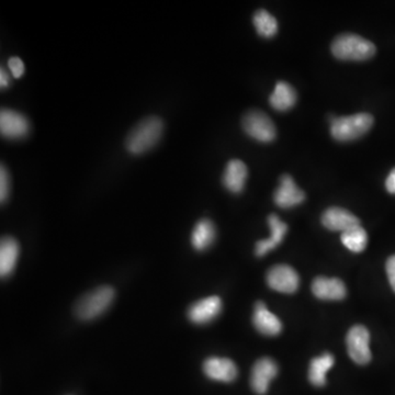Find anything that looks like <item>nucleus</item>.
<instances>
[{
  "mask_svg": "<svg viewBox=\"0 0 395 395\" xmlns=\"http://www.w3.org/2000/svg\"><path fill=\"white\" fill-rule=\"evenodd\" d=\"M30 123L22 113L11 109H3L0 112V132L4 138L20 140L28 136Z\"/></svg>",
  "mask_w": 395,
  "mask_h": 395,
  "instance_id": "0eeeda50",
  "label": "nucleus"
},
{
  "mask_svg": "<svg viewBox=\"0 0 395 395\" xmlns=\"http://www.w3.org/2000/svg\"><path fill=\"white\" fill-rule=\"evenodd\" d=\"M253 23L258 34L266 39L273 38L279 28L276 18L265 9L256 11L253 17Z\"/></svg>",
  "mask_w": 395,
  "mask_h": 395,
  "instance_id": "5701e85b",
  "label": "nucleus"
},
{
  "mask_svg": "<svg viewBox=\"0 0 395 395\" xmlns=\"http://www.w3.org/2000/svg\"><path fill=\"white\" fill-rule=\"evenodd\" d=\"M115 295V290L108 285H103L93 292L87 293L76 303V316L84 320L98 318L110 306Z\"/></svg>",
  "mask_w": 395,
  "mask_h": 395,
  "instance_id": "20e7f679",
  "label": "nucleus"
},
{
  "mask_svg": "<svg viewBox=\"0 0 395 395\" xmlns=\"http://www.w3.org/2000/svg\"><path fill=\"white\" fill-rule=\"evenodd\" d=\"M164 131V123L158 117H150L141 121L136 128L129 133L127 138V150L134 154L141 155L157 144L162 138Z\"/></svg>",
  "mask_w": 395,
  "mask_h": 395,
  "instance_id": "f03ea898",
  "label": "nucleus"
},
{
  "mask_svg": "<svg viewBox=\"0 0 395 395\" xmlns=\"http://www.w3.org/2000/svg\"><path fill=\"white\" fill-rule=\"evenodd\" d=\"M242 125L246 134L258 142L271 143L277 136L275 123L263 111H248L243 117Z\"/></svg>",
  "mask_w": 395,
  "mask_h": 395,
  "instance_id": "39448f33",
  "label": "nucleus"
},
{
  "mask_svg": "<svg viewBox=\"0 0 395 395\" xmlns=\"http://www.w3.org/2000/svg\"><path fill=\"white\" fill-rule=\"evenodd\" d=\"M222 310V301L219 297H209L198 301L188 311V318L195 324H207L214 320Z\"/></svg>",
  "mask_w": 395,
  "mask_h": 395,
  "instance_id": "f8f14e48",
  "label": "nucleus"
},
{
  "mask_svg": "<svg viewBox=\"0 0 395 395\" xmlns=\"http://www.w3.org/2000/svg\"><path fill=\"white\" fill-rule=\"evenodd\" d=\"M216 236L214 224L210 220L199 221L191 234V245L197 250H205L210 247Z\"/></svg>",
  "mask_w": 395,
  "mask_h": 395,
  "instance_id": "aec40b11",
  "label": "nucleus"
},
{
  "mask_svg": "<svg viewBox=\"0 0 395 395\" xmlns=\"http://www.w3.org/2000/svg\"><path fill=\"white\" fill-rule=\"evenodd\" d=\"M278 375V365L271 358H261L254 365L250 385L257 394H265L271 380Z\"/></svg>",
  "mask_w": 395,
  "mask_h": 395,
  "instance_id": "1a4fd4ad",
  "label": "nucleus"
},
{
  "mask_svg": "<svg viewBox=\"0 0 395 395\" xmlns=\"http://www.w3.org/2000/svg\"><path fill=\"white\" fill-rule=\"evenodd\" d=\"M298 101V95L294 88L285 82H278L276 84L275 91L269 98V103L275 110L285 112L294 107Z\"/></svg>",
  "mask_w": 395,
  "mask_h": 395,
  "instance_id": "a211bd4d",
  "label": "nucleus"
},
{
  "mask_svg": "<svg viewBox=\"0 0 395 395\" xmlns=\"http://www.w3.org/2000/svg\"><path fill=\"white\" fill-rule=\"evenodd\" d=\"M340 240L344 246L353 253H361L368 245V234L361 226H355L342 233Z\"/></svg>",
  "mask_w": 395,
  "mask_h": 395,
  "instance_id": "4be33fe9",
  "label": "nucleus"
},
{
  "mask_svg": "<svg viewBox=\"0 0 395 395\" xmlns=\"http://www.w3.org/2000/svg\"><path fill=\"white\" fill-rule=\"evenodd\" d=\"M253 324L259 333L266 336H276L280 334L283 324L280 320L266 308L265 303L257 302L254 311Z\"/></svg>",
  "mask_w": 395,
  "mask_h": 395,
  "instance_id": "dca6fc26",
  "label": "nucleus"
},
{
  "mask_svg": "<svg viewBox=\"0 0 395 395\" xmlns=\"http://www.w3.org/2000/svg\"><path fill=\"white\" fill-rule=\"evenodd\" d=\"M9 83H11V80H9L7 70L5 68H1V70H0V86H1V88H7Z\"/></svg>",
  "mask_w": 395,
  "mask_h": 395,
  "instance_id": "cd10ccee",
  "label": "nucleus"
},
{
  "mask_svg": "<svg viewBox=\"0 0 395 395\" xmlns=\"http://www.w3.org/2000/svg\"><path fill=\"white\" fill-rule=\"evenodd\" d=\"M385 188L388 193L395 195V168H393L389 174L388 178L385 181Z\"/></svg>",
  "mask_w": 395,
  "mask_h": 395,
  "instance_id": "bb28decb",
  "label": "nucleus"
},
{
  "mask_svg": "<svg viewBox=\"0 0 395 395\" xmlns=\"http://www.w3.org/2000/svg\"><path fill=\"white\" fill-rule=\"evenodd\" d=\"M347 349L350 358L358 365H367L370 363L371 355L370 334L363 325H356L350 328L347 334Z\"/></svg>",
  "mask_w": 395,
  "mask_h": 395,
  "instance_id": "423d86ee",
  "label": "nucleus"
},
{
  "mask_svg": "<svg viewBox=\"0 0 395 395\" xmlns=\"http://www.w3.org/2000/svg\"><path fill=\"white\" fill-rule=\"evenodd\" d=\"M267 283L278 292L291 294L298 290L300 278L290 266L278 265L268 271Z\"/></svg>",
  "mask_w": 395,
  "mask_h": 395,
  "instance_id": "6e6552de",
  "label": "nucleus"
},
{
  "mask_svg": "<svg viewBox=\"0 0 395 395\" xmlns=\"http://www.w3.org/2000/svg\"><path fill=\"white\" fill-rule=\"evenodd\" d=\"M312 291L320 300H343L347 294L345 285L337 278H316L312 283Z\"/></svg>",
  "mask_w": 395,
  "mask_h": 395,
  "instance_id": "4468645a",
  "label": "nucleus"
},
{
  "mask_svg": "<svg viewBox=\"0 0 395 395\" xmlns=\"http://www.w3.org/2000/svg\"><path fill=\"white\" fill-rule=\"evenodd\" d=\"M8 67H9L11 74H13L15 78H20L25 74V64L17 56L9 58V60H8Z\"/></svg>",
  "mask_w": 395,
  "mask_h": 395,
  "instance_id": "393cba45",
  "label": "nucleus"
},
{
  "mask_svg": "<svg viewBox=\"0 0 395 395\" xmlns=\"http://www.w3.org/2000/svg\"><path fill=\"white\" fill-rule=\"evenodd\" d=\"M19 244L13 238H5L0 244V275L7 277L15 271L19 257Z\"/></svg>",
  "mask_w": 395,
  "mask_h": 395,
  "instance_id": "6ab92c4d",
  "label": "nucleus"
},
{
  "mask_svg": "<svg viewBox=\"0 0 395 395\" xmlns=\"http://www.w3.org/2000/svg\"><path fill=\"white\" fill-rule=\"evenodd\" d=\"M385 268H387V273H388L389 283H390L391 287L395 292V255L391 256L387 260Z\"/></svg>",
  "mask_w": 395,
  "mask_h": 395,
  "instance_id": "a878e982",
  "label": "nucleus"
},
{
  "mask_svg": "<svg viewBox=\"0 0 395 395\" xmlns=\"http://www.w3.org/2000/svg\"><path fill=\"white\" fill-rule=\"evenodd\" d=\"M268 224L271 228V235L267 240H259L256 244L255 253L258 257H263L266 254L269 253L273 248L280 245L285 234L288 232V226L283 223L278 215L271 214L268 216Z\"/></svg>",
  "mask_w": 395,
  "mask_h": 395,
  "instance_id": "2eb2a0df",
  "label": "nucleus"
},
{
  "mask_svg": "<svg viewBox=\"0 0 395 395\" xmlns=\"http://www.w3.org/2000/svg\"><path fill=\"white\" fill-rule=\"evenodd\" d=\"M335 359L330 354H323L320 357L314 358L311 361L309 370V380L316 387H324L326 384V373L333 367Z\"/></svg>",
  "mask_w": 395,
  "mask_h": 395,
  "instance_id": "412c9836",
  "label": "nucleus"
},
{
  "mask_svg": "<svg viewBox=\"0 0 395 395\" xmlns=\"http://www.w3.org/2000/svg\"><path fill=\"white\" fill-rule=\"evenodd\" d=\"M203 371L212 380L222 382H232L238 375L235 363L228 358H208L203 363Z\"/></svg>",
  "mask_w": 395,
  "mask_h": 395,
  "instance_id": "ddd939ff",
  "label": "nucleus"
},
{
  "mask_svg": "<svg viewBox=\"0 0 395 395\" xmlns=\"http://www.w3.org/2000/svg\"><path fill=\"white\" fill-rule=\"evenodd\" d=\"M247 166L240 160L228 162L223 175V185L232 193H240L245 187L247 179Z\"/></svg>",
  "mask_w": 395,
  "mask_h": 395,
  "instance_id": "f3484780",
  "label": "nucleus"
},
{
  "mask_svg": "<svg viewBox=\"0 0 395 395\" xmlns=\"http://www.w3.org/2000/svg\"><path fill=\"white\" fill-rule=\"evenodd\" d=\"M11 193V176L8 173L7 168L1 165L0 167V200L1 203L7 200Z\"/></svg>",
  "mask_w": 395,
  "mask_h": 395,
  "instance_id": "b1692460",
  "label": "nucleus"
},
{
  "mask_svg": "<svg viewBox=\"0 0 395 395\" xmlns=\"http://www.w3.org/2000/svg\"><path fill=\"white\" fill-rule=\"evenodd\" d=\"M323 226L334 232H346L355 226H361L359 219L346 209L332 207L322 215Z\"/></svg>",
  "mask_w": 395,
  "mask_h": 395,
  "instance_id": "9b49d317",
  "label": "nucleus"
},
{
  "mask_svg": "<svg viewBox=\"0 0 395 395\" xmlns=\"http://www.w3.org/2000/svg\"><path fill=\"white\" fill-rule=\"evenodd\" d=\"M273 200L278 207L290 209L305 200V193L297 186L293 178L285 174L281 176L280 186L276 190Z\"/></svg>",
  "mask_w": 395,
  "mask_h": 395,
  "instance_id": "9d476101",
  "label": "nucleus"
},
{
  "mask_svg": "<svg viewBox=\"0 0 395 395\" xmlns=\"http://www.w3.org/2000/svg\"><path fill=\"white\" fill-rule=\"evenodd\" d=\"M373 122V115L367 112L333 118L330 120V134L338 142H351L369 132Z\"/></svg>",
  "mask_w": 395,
  "mask_h": 395,
  "instance_id": "7ed1b4c3",
  "label": "nucleus"
},
{
  "mask_svg": "<svg viewBox=\"0 0 395 395\" xmlns=\"http://www.w3.org/2000/svg\"><path fill=\"white\" fill-rule=\"evenodd\" d=\"M330 50L337 60L356 62L370 60L377 53V48L371 41L354 33H343L336 37Z\"/></svg>",
  "mask_w": 395,
  "mask_h": 395,
  "instance_id": "f257e3e1",
  "label": "nucleus"
}]
</instances>
